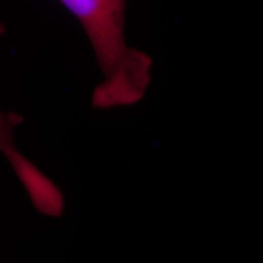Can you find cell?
<instances>
[{"mask_svg": "<svg viewBox=\"0 0 263 263\" xmlns=\"http://www.w3.org/2000/svg\"><path fill=\"white\" fill-rule=\"evenodd\" d=\"M81 25L101 72L91 103L108 110L139 103L151 82L153 61L126 39L127 0H59Z\"/></svg>", "mask_w": 263, "mask_h": 263, "instance_id": "obj_1", "label": "cell"}, {"mask_svg": "<svg viewBox=\"0 0 263 263\" xmlns=\"http://www.w3.org/2000/svg\"><path fill=\"white\" fill-rule=\"evenodd\" d=\"M3 33H4V26L0 24V35H2Z\"/></svg>", "mask_w": 263, "mask_h": 263, "instance_id": "obj_3", "label": "cell"}, {"mask_svg": "<svg viewBox=\"0 0 263 263\" xmlns=\"http://www.w3.org/2000/svg\"><path fill=\"white\" fill-rule=\"evenodd\" d=\"M24 118L0 108V151L21 180L35 209L43 215L58 217L64 210L60 189L20 153L15 144V129Z\"/></svg>", "mask_w": 263, "mask_h": 263, "instance_id": "obj_2", "label": "cell"}]
</instances>
